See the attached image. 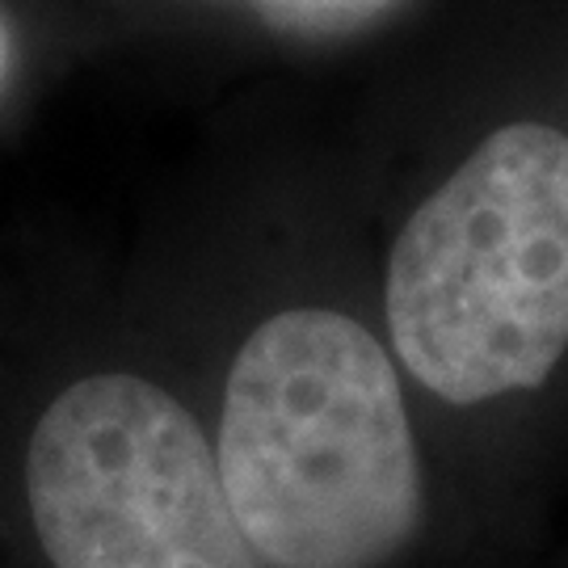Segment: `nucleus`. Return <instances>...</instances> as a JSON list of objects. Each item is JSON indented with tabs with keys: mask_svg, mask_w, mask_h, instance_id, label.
<instances>
[{
	"mask_svg": "<svg viewBox=\"0 0 568 568\" xmlns=\"http://www.w3.org/2000/svg\"><path fill=\"white\" fill-rule=\"evenodd\" d=\"M215 464L248 548L274 568H379L422 523L396 366L328 307H291L248 333Z\"/></svg>",
	"mask_w": 568,
	"mask_h": 568,
	"instance_id": "1",
	"label": "nucleus"
},
{
	"mask_svg": "<svg viewBox=\"0 0 568 568\" xmlns=\"http://www.w3.org/2000/svg\"><path fill=\"white\" fill-rule=\"evenodd\" d=\"M387 328L450 405L548 379L568 349V135L501 126L413 211L387 262Z\"/></svg>",
	"mask_w": 568,
	"mask_h": 568,
	"instance_id": "2",
	"label": "nucleus"
},
{
	"mask_svg": "<svg viewBox=\"0 0 568 568\" xmlns=\"http://www.w3.org/2000/svg\"><path fill=\"white\" fill-rule=\"evenodd\" d=\"M26 501L55 568H262L206 434L140 375H89L51 400Z\"/></svg>",
	"mask_w": 568,
	"mask_h": 568,
	"instance_id": "3",
	"label": "nucleus"
},
{
	"mask_svg": "<svg viewBox=\"0 0 568 568\" xmlns=\"http://www.w3.org/2000/svg\"><path fill=\"white\" fill-rule=\"evenodd\" d=\"M9 68H13V34H9V21L0 13V84L9 77Z\"/></svg>",
	"mask_w": 568,
	"mask_h": 568,
	"instance_id": "4",
	"label": "nucleus"
}]
</instances>
